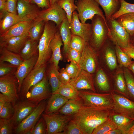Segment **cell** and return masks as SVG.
I'll list each match as a JSON object with an SVG mask.
<instances>
[{
    "instance_id": "obj_2",
    "label": "cell",
    "mask_w": 134,
    "mask_h": 134,
    "mask_svg": "<svg viewBox=\"0 0 134 134\" xmlns=\"http://www.w3.org/2000/svg\"><path fill=\"white\" fill-rule=\"evenodd\" d=\"M58 30L56 25L50 21L45 22L43 32L38 45V60L33 68H38L46 64L50 58L52 53L51 43Z\"/></svg>"
},
{
    "instance_id": "obj_43",
    "label": "cell",
    "mask_w": 134,
    "mask_h": 134,
    "mask_svg": "<svg viewBox=\"0 0 134 134\" xmlns=\"http://www.w3.org/2000/svg\"><path fill=\"white\" fill-rule=\"evenodd\" d=\"M81 37L72 34L70 44V48L81 52L85 48L86 43Z\"/></svg>"
},
{
    "instance_id": "obj_63",
    "label": "cell",
    "mask_w": 134,
    "mask_h": 134,
    "mask_svg": "<svg viewBox=\"0 0 134 134\" xmlns=\"http://www.w3.org/2000/svg\"></svg>"
},
{
    "instance_id": "obj_53",
    "label": "cell",
    "mask_w": 134,
    "mask_h": 134,
    "mask_svg": "<svg viewBox=\"0 0 134 134\" xmlns=\"http://www.w3.org/2000/svg\"><path fill=\"white\" fill-rule=\"evenodd\" d=\"M31 2L35 4L42 9H47L50 6V0H31Z\"/></svg>"
},
{
    "instance_id": "obj_54",
    "label": "cell",
    "mask_w": 134,
    "mask_h": 134,
    "mask_svg": "<svg viewBox=\"0 0 134 134\" xmlns=\"http://www.w3.org/2000/svg\"><path fill=\"white\" fill-rule=\"evenodd\" d=\"M121 48L123 51L127 54L132 59H134V47L130 44L126 47Z\"/></svg>"
},
{
    "instance_id": "obj_49",
    "label": "cell",
    "mask_w": 134,
    "mask_h": 134,
    "mask_svg": "<svg viewBox=\"0 0 134 134\" xmlns=\"http://www.w3.org/2000/svg\"><path fill=\"white\" fill-rule=\"evenodd\" d=\"M47 126L43 117L40 118L34 128L32 134H46Z\"/></svg>"
},
{
    "instance_id": "obj_42",
    "label": "cell",
    "mask_w": 134,
    "mask_h": 134,
    "mask_svg": "<svg viewBox=\"0 0 134 134\" xmlns=\"http://www.w3.org/2000/svg\"><path fill=\"white\" fill-rule=\"evenodd\" d=\"M121 6L120 9L113 15L111 18L116 19L121 15L127 13H134V3H130L125 0H120Z\"/></svg>"
},
{
    "instance_id": "obj_32",
    "label": "cell",
    "mask_w": 134,
    "mask_h": 134,
    "mask_svg": "<svg viewBox=\"0 0 134 134\" xmlns=\"http://www.w3.org/2000/svg\"><path fill=\"white\" fill-rule=\"evenodd\" d=\"M0 62H7L18 67L24 60L19 54L11 51L5 48L0 47Z\"/></svg>"
},
{
    "instance_id": "obj_10",
    "label": "cell",
    "mask_w": 134,
    "mask_h": 134,
    "mask_svg": "<svg viewBox=\"0 0 134 134\" xmlns=\"http://www.w3.org/2000/svg\"><path fill=\"white\" fill-rule=\"evenodd\" d=\"M52 94L46 76L45 75L41 81L30 88L26 95L25 99L37 105L42 101L50 97Z\"/></svg>"
},
{
    "instance_id": "obj_57",
    "label": "cell",
    "mask_w": 134,
    "mask_h": 134,
    "mask_svg": "<svg viewBox=\"0 0 134 134\" xmlns=\"http://www.w3.org/2000/svg\"><path fill=\"white\" fill-rule=\"evenodd\" d=\"M105 134H123L122 132L117 128L111 130Z\"/></svg>"
},
{
    "instance_id": "obj_60",
    "label": "cell",
    "mask_w": 134,
    "mask_h": 134,
    "mask_svg": "<svg viewBox=\"0 0 134 134\" xmlns=\"http://www.w3.org/2000/svg\"><path fill=\"white\" fill-rule=\"evenodd\" d=\"M130 44L134 47V34L133 35L131 36Z\"/></svg>"
},
{
    "instance_id": "obj_9",
    "label": "cell",
    "mask_w": 134,
    "mask_h": 134,
    "mask_svg": "<svg viewBox=\"0 0 134 134\" xmlns=\"http://www.w3.org/2000/svg\"><path fill=\"white\" fill-rule=\"evenodd\" d=\"M47 126V134H61L72 116L62 115L56 112L55 113L42 114Z\"/></svg>"
},
{
    "instance_id": "obj_20",
    "label": "cell",
    "mask_w": 134,
    "mask_h": 134,
    "mask_svg": "<svg viewBox=\"0 0 134 134\" xmlns=\"http://www.w3.org/2000/svg\"><path fill=\"white\" fill-rule=\"evenodd\" d=\"M40 8L35 4L18 0L17 6V14L21 21L35 20L38 17Z\"/></svg>"
},
{
    "instance_id": "obj_12",
    "label": "cell",
    "mask_w": 134,
    "mask_h": 134,
    "mask_svg": "<svg viewBox=\"0 0 134 134\" xmlns=\"http://www.w3.org/2000/svg\"><path fill=\"white\" fill-rule=\"evenodd\" d=\"M95 73L94 84L97 93H107L114 92L112 75L100 65Z\"/></svg>"
},
{
    "instance_id": "obj_58",
    "label": "cell",
    "mask_w": 134,
    "mask_h": 134,
    "mask_svg": "<svg viewBox=\"0 0 134 134\" xmlns=\"http://www.w3.org/2000/svg\"><path fill=\"white\" fill-rule=\"evenodd\" d=\"M128 68L134 75V61H132Z\"/></svg>"
},
{
    "instance_id": "obj_55",
    "label": "cell",
    "mask_w": 134,
    "mask_h": 134,
    "mask_svg": "<svg viewBox=\"0 0 134 134\" xmlns=\"http://www.w3.org/2000/svg\"><path fill=\"white\" fill-rule=\"evenodd\" d=\"M9 101L7 98L4 95L0 94V110L6 103Z\"/></svg>"
},
{
    "instance_id": "obj_34",
    "label": "cell",
    "mask_w": 134,
    "mask_h": 134,
    "mask_svg": "<svg viewBox=\"0 0 134 134\" xmlns=\"http://www.w3.org/2000/svg\"><path fill=\"white\" fill-rule=\"evenodd\" d=\"M125 29L131 36L134 34V13L123 14L116 19Z\"/></svg>"
},
{
    "instance_id": "obj_46",
    "label": "cell",
    "mask_w": 134,
    "mask_h": 134,
    "mask_svg": "<svg viewBox=\"0 0 134 134\" xmlns=\"http://www.w3.org/2000/svg\"><path fill=\"white\" fill-rule=\"evenodd\" d=\"M65 70L69 74L71 79L77 77L82 70L79 65L73 61H70V64L67 65Z\"/></svg>"
},
{
    "instance_id": "obj_41",
    "label": "cell",
    "mask_w": 134,
    "mask_h": 134,
    "mask_svg": "<svg viewBox=\"0 0 134 134\" xmlns=\"http://www.w3.org/2000/svg\"><path fill=\"white\" fill-rule=\"evenodd\" d=\"M117 128L116 125L109 118L95 128L92 134H105L110 131Z\"/></svg>"
},
{
    "instance_id": "obj_39",
    "label": "cell",
    "mask_w": 134,
    "mask_h": 134,
    "mask_svg": "<svg viewBox=\"0 0 134 134\" xmlns=\"http://www.w3.org/2000/svg\"><path fill=\"white\" fill-rule=\"evenodd\" d=\"M45 23L42 21H34L33 25L28 32L29 38L33 40L37 41L39 39L42 34Z\"/></svg>"
},
{
    "instance_id": "obj_17",
    "label": "cell",
    "mask_w": 134,
    "mask_h": 134,
    "mask_svg": "<svg viewBox=\"0 0 134 134\" xmlns=\"http://www.w3.org/2000/svg\"><path fill=\"white\" fill-rule=\"evenodd\" d=\"M37 105L28 101L26 99L18 101L16 102L14 106L13 115L10 119L14 130L35 109Z\"/></svg>"
},
{
    "instance_id": "obj_28",
    "label": "cell",
    "mask_w": 134,
    "mask_h": 134,
    "mask_svg": "<svg viewBox=\"0 0 134 134\" xmlns=\"http://www.w3.org/2000/svg\"><path fill=\"white\" fill-rule=\"evenodd\" d=\"M21 21L17 14L7 11L0 13V34H3Z\"/></svg>"
},
{
    "instance_id": "obj_45",
    "label": "cell",
    "mask_w": 134,
    "mask_h": 134,
    "mask_svg": "<svg viewBox=\"0 0 134 134\" xmlns=\"http://www.w3.org/2000/svg\"><path fill=\"white\" fill-rule=\"evenodd\" d=\"M14 112V106L10 101L7 102L0 110V119H10Z\"/></svg>"
},
{
    "instance_id": "obj_22",
    "label": "cell",
    "mask_w": 134,
    "mask_h": 134,
    "mask_svg": "<svg viewBox=\"0 0 134 134\" xmlns=\"http://www.w3.org/2000/svg\"><path fill=\"white\" fill-rule=\"evenodd\" d=\"M34 22V20L20 21L5 33L0 35V42L3 41L12 37L20 36L28 33Z\"/></svg>"
},
{
    "instance_id": "obj_18",
    "label": "cell",
    "mask_w": 134,
    "mask_h": 134,
    "mask_svg": "<svg viewBox=\"0 0 134 134\" xmlns=\"http://www.w3.org/2000/svg\"><path fill=\"white\" fill-rule=\"evenodd\" d=\"M69 28L72 34L78 36L89 42L92 30L91 24L82 23L80 21L76 11L73 13L72 19L69 24Z\"/></svg>"
},
{
    "instance_id": "obj_59",
    "label": "cell",
    "mask_w": 134,
    "mask_h": 134,
    "mask_svg": "<svg viewBox=\"0 0 134 134\" xmlns=\"http://www.w3.org/2000/svg\"><path fill=\"white\" fill-rule=\"evenodd\" d=\"M126 134H134V122L132 126L127 132Z\"/></svg>"
},
{
    "instance_id": "obj_35",
    "label": "cell",
    "mask_w": 134,
    "mask_h": 134,
    "mask_svg": "<svg viewBox=\"0 0 134 134\" xmlns=\"http://www.w3.org/2000/svg\"><path fill=\"white\" fill-rule=\"evenodd\" d=\"M58 94L69 99H76L79 97V91L69 83L62 84L58 89L52 94Z\"/></svg>"
},
{
    "instance_id": "obj_38",
    "label": "cell",
    "mask_w": 134,
    "mask_h": 134,
    "mask_svg": "<svg viewBox=\"0 0 134 134\" xmlns=\"http://www.w3.org/2000/svg\"><path fill=\"white\" fill-rule=\"evenodd\" d=\"M115 49L117 61L119 66L122 67L128 68L132 62V58L116 43Z\"/></svg>"
},
{
    "instance_id": "obj_21",
    "label": "cell",
    "mask_w": 134,
    "mask_h": 134,
    "mask_svg": "<svg viewBox=\"0 0 134 134\" xmlns=\"http://www.w3.org/2000/svg\"><path fill=\"white\" fill-rule=\"evenodd\" d=\"M38 53L30 58L24 60L17 67L14 74L18 83V93L19 94L22 82L24 79L33 69L37 61Z\"/></svg>"
},
{
    "instance_id": "obj_27",
    "label": "cell",
    "mask_w": 134,
    "mask_h": 134,
    "mask_svg": "<svg viewBox=\"0 0 134 134\" xmlns=\"http://www.w3.org/2000/svg\"><path fill=\"white\" fill-rule=\"evenodd\" d=\"M84 106L83 100L79 97L76 99H69L57 112L63 115L72 116Z\"/></svg>"
},
{
    "instance_id": "obj_11",
    "label": "cell",
    "mask_w": 134,
    "mask_h": 134,
    "mask_svg": "<svg viewBox=\"0 0 134 134\" xmlns=\"http://www.w3.org/2000/svg\"><path fill=\"white\" fill-rule=\"evenodd\" d=\"M79 66L81 70L94 74L100 66L97 52L89 42L81 52Z\"/></svg>"
},
{
    "instance_id": "obj_47",
    "label": "cell",
    "mask_w": 134,
    "mask_h": 134,
    "mask_svg": "<svg viewBox=\"0 0 134 134\" xmlns=\"http://www.w3.org/2000/svg\"><path fill=\"white\" fill-rule=\"evenodd\" d=\"M14 131L10 119H0V134H12Z\"/></svg>"
},
{
    "instance_id": "obj_50",
    "label": "cell",
    "mask_w": 134,
    "mask_h": 134,
    "mask_svg": "<svg viewBox=\"0 0 134 134\" xmlns=\"http://www.w3.org/2000/svg\"><path fill=\"white\" fill-rule=\"evenodd\" d=\"M67 53L68 60L70 61H74L79 65L81 59V52L70 48Z\"/></svg>"
},
{
    "instance_id": "obj_6",
    "label": "cell",
    "mask_w": 134,
    "mask_h": 134,
    "mask_svg": "<svg viewBox=\"0 0 134 134\" xmlns=\"http://www.w3.org/2000/svg\"><path fill=\"white\" fill-rule=\"evenodd\" d=\"M75 4L79 18L82 23H86L88 20H91L96 15L101 16L107 23L100 5L94 0H77Z\"/></svg>"
},
{
    "instance_id": "obj_1",
    "label": "cell",
    "mask_w": 134,
    "mask_h": 134,
    "mask_svg": "<svg viewBox=\"0 0 134 134\" xmlns=\"http://www.w3.org/2000/svg\"><path fill=\"white\" fill-rule=\"evenodd\" d=\"M111 110L84 105L71 119L84 134H92L95 128L109 118Z\"/></svg>"
},
{
    "instance_id": "obj_36",
    "label": "cell",
    "mask_w": 134,
    "mask_h": 134,
    "mask_svg": "<svg viewBox=\"0 0 134 134\" xmlns=\"http://www.w3.org/2000/svg\"><path fill=\"white\" fill-rule=\"evenodd\" d=\"M58 69L52 63L48 71V77L52 93L57 90L62 84L59 79V72Z\"/></svg>"
},
{
    "instance_id": "obj_7",
    "label": "cell",
    "mask_w": 134,
    "mask_h": 134,
    "mask_svg": "<svg viewBox=\"0 0 134 134\" xmlns=\"http://www.w3.org/2000/svg\"><path fill=\"white\" fill-rule=\"evenodd\" d=\"M47 105L44 100L40 102L35 109L14 129L16 134H32L34 127L45 111Z\"/></svg>"
},
{
    "instance_id": "obj_37",
    "label": "cell",
    "mask_w": 134,
    "mask_h": 134,
    "mask_svg": "<svg viewBox=\"0 0 134 134\" xmlns=\"http://www.w3.org/2000/svg\"><path fill=\"white\" fill-rule=\"evenodd\" d=\"M75 0H58L57 3L65 12L67 18L70 24L72 20L73 12L76 10Z\"/></svg>"
},
{
    "instance_id": "obj_24",
    "label": "cell",
    "mask_w": 134,
    "mask_h": 134,
    "mask_svg": "<svg viewBox=\"0 0 134 134\" xmlns=\"http://www.w3.org/2000/svg\"><path fill=\"white\" fill-rule=\"evenodd\" d=\"M109 118L116 126L117 128L126 134L134 122V119L131 118L111 110Z\"/></svg>"
},
{
    "instance_id": "obj_13",
    "label": "cell",
    "mask_w": 134,
    "mask_h": 134,
    "mask_svg": "<svg viewBox=\"0 0 134 134\" xmlns=\"http://www.w3.org/2000/svg\"><path fill=\"white\" fill-rule=\"evenodd\" d=\"M17 79L14 74L0 77V91L14 106L19 99L17 89Z\"/></svg>"
},
{
    "instance_id": "obj_5",
    "label": "cell",
    "mask_w": 134,
    "mask_h": 134,
    "mask_svg": "<svg viewBox=\"0 0 134 134\" xmlns=\"http://www.w3.org/2000/svg\"><path fill=\"white\" fill-rule=\"evenodd\" d=\"M84 106L112 110L113 100L110 93H100L91 91H79Z\"/></svg>"
},
{
    "instance_id": "obj_33",
    "label": "cell",
    "mask_w": 134,
    "mask_h": 134,
    "mask_svg": "<svg viewBox=\"0 0 134 134\" xmlns=\"http://www.w3.org/2000/svg\"><path fill=\"white\" fill-rule=\"evenodd\" d=\"M38 45L37 41L29 38L20 52L22 59L24 60H26L37 54Z\"/></svg>"
},
{
    "instance_id": "obj_51",
    "label": "cell",
    "mask_w": 134,
    "mask_h": 134,
    "mask_svg": "<svg viewBox=\"0 0 134 134\" xmlns=\"http://www.w3.org/2000/svg\"><path fill=\"white\" fill-rule=\"evenodd\" d=\"M18 0H6V11L17 14V6Z\"/></svg>"
},
{
    "instance_id": "obj_19",
    "label": "cell",
    "mask_w": 134,
    "mask_h": 134,
    "mask_svg": "<svg viewBox=\"0 0 134 134\" xmlns=\"http://www.w3.org/2000/svg\"><path fill=\"white\" fill-rule=\"evenodd\" d=\"M94 74L82 70L77 77L71 79L69 83L79 91L86 90L96 92Z\"/></svg>"
},
{
    "instance_id": "obj_23",
    "label": "cell",
    "mask_w": 134,
    "mask_h": 134,
    "mask_svg": "<svg viewBox=\"0 0 134 134\" xmlns=\"http://www.w3.org/2000/svg\"><path fill=\"white\" fill-rule=\"evenodd\" d=\"M29 38L28 33L20 36L12 37L0 42V47H4L11 51L20 54L21 50Z\"/></svg>"
},
{
    "instance_id": "obj_62",
    "label": "cell",
    "mask_w": 134,
    "mask_h": 134,
    "mask_svg": "<svg viewBox=\"0 0 134 134\" xmlns=\"http://www.w3.org/2000/svg\"><path fill=\"white\" fill-rule=\"evenodd\" d=\"M28 2H31V0H24Z\"/></svg>"
},
{
    "instance_id": "obj_8",
    "label": "cell",
    "mask_w": 134,
    "mask_h": 134,
    "mask_svg": "<svg viewBox=\"0 0 134 134\" xmlns=\"http://www.w3.org/2000/svg\"><path fill=\"white\" fill-rule=\"evenodd\" d=\"M109 28L108 38L120 47L124 48L130 44L131 35L116 19L110 18L107 21Z\"/></svg>"
},
{
    "instance_id": "obj_31",
    "label": "cell",
    "mask_w": 134,
    "mask_h": 134,
    "mask_svg": "<svg viewBox=\"0 0 134 134\" xmlns=\"http://www.w3.org/2000/svg\"><path fill=\"white\" fill-rule=\"evenodd\" d=\"M58 28L64 45V51L65 53H67L70 48L72 34L69 28V24L67 18L63 20Z\"/></svg>"
},
{
    "instance_id": "obj_56",
    "label": "cell",
    "mask_w": 134,
    "mask_h": 134,
    "mask_svg": "<svg viewBox=\"0 0 134 134\" xmlns=\"http://www.w3.org/2000/svg\"><path fill=\"white\" fill-rule=\"evenodd\" d=\"M6 0H0V13L6 11Z\"/></svg>"
},
{
    "instance_id": "obj_48",
    "label": "cell",
    "mask_w": 134,
    "mask_h": 134,
    "mask_svg": "<svg viewBox=\"0 0 134 134\" xmlns=\"http://www.w3.org/2000/svg\"><path fill=\"white\" fill-rule=\"evenodd\" d=\"M17 67L9 63L0 62V76L14 74Z\"/></svg>"
},
{
    "instance_id": "obj_40",
    "label": "cell",
    "mask_w": 134,
    "mask_h": 134,
    "mask_svg": "<svg viewBox=\"0 0 134 134\" xmlns=\"http://www.w3.org/2000/svg\"><path fill=\"white\" fill-rule=\"evenodd\" d=\"M122 67L129 95L130 100L134 101V75L128 68Z\"/></svg>"
},
{
    "instance_id": "obj_14",
    "label": "cell",
    "mask_w": 134,
    "mask_h": 134,
    "mask_svg": "<svg viewBox=\"0 0 134 134\" xmlns=\"http://www.w3.org/2000/svg\"><path fill=\"white\" fill-rule=\"evenodd\" d=\"M46 64L33 68L24 79L22 83L19 96L21 100L26 99V95L30 88L41 81L45 75Z\"/></svg>"
},
{
    "instance_id": "obj_15",
    "label": "cell",
    "mask_w": 134,
    "mask_h": 134,
    "mask_svg": "<svg viewBox=\"0 0 134 134\" xmlns=\"http://www.w3.org/2000/svg\"><path fill=\"white\" fill-rule=\"evenodd\" d=\"M111 93L113 102L112 110L128 117L134 119V101L114 92Z\"/></svg>"
},
{
    "instance_id": "obj_26",
    "label": "cell",
    "mask_w": 134,
    "mask_h": 134,
    "mask_svg": "<svg viewBox=\"0 0 134 134\" xmlns=\"http://www.w3.org/2000/svg\"><path fill=\"white\" fill-rule=\"evenodd\" d=\"M63 45L62 40L58 30L52 40L50 45L52 53L50 61L58 69L59 62L62 59L61 48Z\"/></svg>"
},
{
    "instance_id": "obj_4",
    "label": "cell",
    "mask_w": 134,
    "mask_h": 134,
    "mask_svg": "<svg viewBox=\"0 0 134 134\" xmlns=\"http://www.w3.org/2000/svg\"><path fill=\"white\" fill-rule=\"evenodd\" d=\"M91 21L92 30L89 43L97 52L108 38L109 28L107 23L99 15H95Z\"/></svg>"
},
{
    "instance_id": "obj_30",
    "label": "cell",
    "mask_w": 134,
    "mask_h": 134,
    "mask_svg": "<svg viewBox=\"0 0 134 134\" xmlns=\"http://www.w3.org/2000/svg\"><path fill=\"white\" fill-rule=\"evenodd\" d=\"M103 9L106 22L117 12L121 6L120 0H94Z\"/></svg>"
},
{
    "instance_id": "obj_16",
    "label": "cell",
    "mask_w": 134,
    "mask_h": 134,
    "mask_svg": "<svg viewBox=\"0 0 134 134\" xmlns=\"http://www.w3.org/2000/svg\"><path fill=\"white\" fill-rule=\"evenodd\" d=\"M66 18L65 11L56 3L47 9L40 11L38 17L34 21H42L45 22L51 21L58 27Z\"/></svg>"
},
{
    "instance_id": "obj_25",
    "label": "cell",
    "mask_w": 134,
    "mask_h": 134,
    "mask_svg": "<svg viewBox=\"0 0 134 134\" xmlns=\"http://www.w3.org/2000/svg\"><path fill=\"white\" fill-rule=\"evenodd\" d=\"M113 80L114 92L130 100L122 67L119 66L118 69L113 75Z\"/></svg>"
},
{
    "instance_id": "obj_52",
    "label": "cell",
    "mask_w": 134,
    "mask_h": 134,
    "mask_svg": "<svg viewBox=\"0 0 134 134\" xmlns=\"http://www.w3.org/2000/svg\"><path fill=\"white\" fill-rule=\"evenodd\" d=\"M59 78L62 84L69 83L71 79L70 76L64 68L59 73Z\"/></svg>"
},
{
    "instance_id": "obj_61",
    "label": "cell",
    "mask_w": 134,
    "mask_h": 134,
    "mask_svg": "<svg viewBox=\"0 0 134 134\" xmlns=\"http://www.w3.org/2000/svg\"><path fill=\"white\" fill-rule=\"evenodd\" d=\"M58 0H50V6L53 5L55 3L57 2Z\"/></svg>"
},
{
    "instance_id": "obj_3",
    "label": "cell",
    "mask_w": 134,
    "mask_h": 134,
    "mask_svg": "<svg viewBox=\"0 0 134 134\" xmlns=\"http://www.w3.org/2000/svg\"><path fill=\"white\" fill-rule=\"evenodd\" d=\"M97 52L100 65L113 76L119 67L115 44L108 38Z\"/></svg>"
},
{
    "instance_id": "obj_29",
    "label": "cell",
    "mask_w": 134,
    "mask_h": 134,
    "mask_svg": "<svg viewBox=\"0 0 134 134\" xmlns=\"http://www.w3.org/2000/svg\"><path fill=\"white\" fill-rule=\"evenodd\" d=\"M69 99L58 94H52L46 105L45 113L50 114L57 112Z\"/></svg>"
},
{
    "instance_id": "obj_44",
    "label": "cell",
    "mask_w": 134,
    "mask_h": 134,
    "mask_svg": "<svg viewBox=\"0 0 134 134\" xmlns=\"http://www.w3.org/2000/svg\"><path fill=\"white\" fill-rule=\"evenodd\" d=\"M61 134H84V133L76 122L71 118L67 125L64 131Z\"/></svg>"
}]
</instances>
